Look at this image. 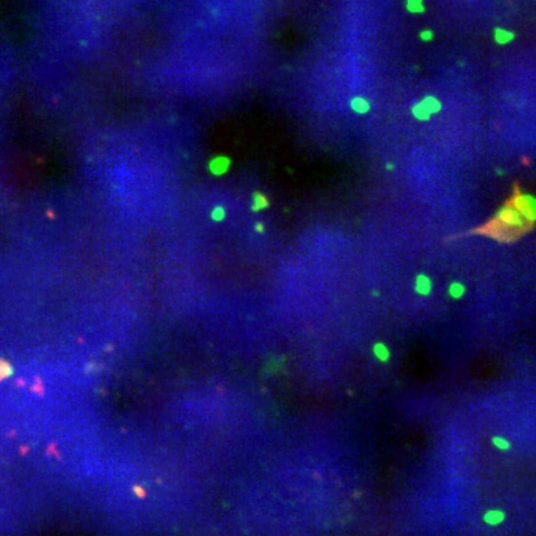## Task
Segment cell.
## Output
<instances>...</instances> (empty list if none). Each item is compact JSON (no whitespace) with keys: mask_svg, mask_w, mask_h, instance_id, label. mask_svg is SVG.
<instances>
[{"mask_svg":"<svg viewBox=\"0 0 536 536\" xmlns=\"http://www.w3.org/2000/svg\"><path fill=\"white\" fill-rule=\"evenodd\" d=\"M493 235H496L498 238H513L514 235H517L519 232L529 230L531 225L525 221V218L511 206L507 204L504 206L495 216L493 221Z\"/></svg>","mask_w":536,"mask_h":536,"instance_id":"obj_1","label":"cell"},{"mask_svg":"<svg viewBox=\"0 0 536 536\" xmlns=\"http://www.w3.org/2000/svg\"><path fill=\"white\" fill-rule=\"evenodd\" d=\"M511 206L525 218V221L532 227L536 219V200L534 195L516 191L514 198L511 200Z\"/></svg>","mask_w":536,"mask_h":536,"instance_id":"obj_2","label":"cell"},{"mask_svg":"<svg viewBox=\"0 0 536 536\" xmlns=\"http://www.w3.org/2000/svg\"><path fill=\"white\" fill-rule=\"evenodd\" d=\"M231 167V159L225 155H218L210 159L209 162V170L215 176H224Z\"/></svg>","mask_w":536,"mask_h":536,"instance_id":"obj_3","label":"cell"},{"mask_svg":"<svg viewBox=\"0 0 536 536\" xmlns=\"http://www.w3.org/2000/svg\"><path fill=\"white\" fill-rule=\"evenodd\" d=\"M414 291L420 297H429L432 294V279L425 273L417 274L414 279Z\"/></svg>","mask_w":536,"mask_h":536,"instance_id":"obj_4","label":"cell"},{"mask_svg":"<svg viewBox=\"0 0 536 536\" xmlns=\"http://www.w3.org/2000/svg\"><path fill=\"white\" fill-rule=\"evenodd\" d=\"M350 107H352V110H353L355 113H358V115H365V113H368V112L371 110V103H370L365 97L356 95V97H353V98L350 100Z\"/></svg>","mask_w":536,"mask_h":536,"instance_id":"obj_5","label":"cell"},{"mask_svg":"<svg viewBox=\"0 0 536 536\" xmlns=\"http://www.w3.org/2000/svg\"><path fill=\"white\" fill-rule=\"evenodd\" d=\"M420 103L426 107V110H428L431 115H435V113L441 112V109H443V103H441L435 95H425V97L420 100Z\"/></svg>","mask_w":536,"mask_h":536,"instance_id":"obj_6","label":"cell"},{"mask_svg":"<svg viewBox=\"0 0 536 536\" xmlns=\"http://www.w3.org/2000/svg\"><path fill=\"white\" fill-rule=\"evenodd\" d=\"M270 207V201L268 198L262 194V192H253L252 194V212H261Z\"/></svg>","mask_w":536,"mask_h":536,"instance_id":"obj_7","label":"cell"},{"mask_svg":"<svg viewBox=\"0 0 536 536\" xmlns=\"http://www.w3.org/2000/svg\"><path fill=\"white\" fill-rule=\"evenodd\" d=\"M411 115H413L414 119H417V121H429L431 116H432L420 101H417V103H414V104L411 106Z\"/></svg>","mask_w":536,"mask_h":536,"instance_id":"obj_8","label":"cell"},{"mask_svg":"<svg viewBox=\"0 0 536 536\" xmlns=\"http://www.w3.org/2000/svg\"><path fill=\"white\" fill-rule=\"evenodd\" d=\"M513 39H514V33H513V31H508V30H505V28H502V27H498V28L495 30V40H496V43H499V45H507V43H510Z\"/></svg>","mask_w":536,"mask_h":536,"instance_id":"obj_9","label":"cell"},{"mask_svg":"<svg viewBox=\"0 0 536 536\" xmlns=\"http://www.w3.org/2000/svg\"><path fill=\"white\" fill-rule=\"evenodd\" d=\"M373 353L376 355V358L382 362H387L390 359V350L384 343H376L373 346Z\"/></svg>","mask_w":536,"mask_h":536,"instance_id":"obj_10","label":"cell"},{"mask_svg":"<svg viewBox=\"0 0 536 536\" xmlns=\"http://www.w3.org/2000/svg\"><path fill=\"white\" fill-rule=\"evenodd\" d=\"M466 294V286L462 282H453L449 286V295L453 300H460Z\"/></svg>","mask_w":536,"mask_h":536,"instance_id":"obj_11","label":"cell"},{"mask_svg":"<svg viewBox=\"0 0 536 536\" xmlns=\"http://www.w3.org/2000/svg\"><path fill=\"white\" fill-rule=\"evenodd\" d=\"M405 7L411 13H423L425 12L423 0H405Z\"/></svg>","mask_w":536,"mask_h":536,"instance_id":"obj_12","label":"cell"},{"mask_svg":"<svg viewBox=\"0 0 536 536\" xmlns=\"http://www.w3.org/2000/svg\"><path fill=\"white\" fill-rule=\"evenodd\" d=\"M227 218V210L222 206H215V209L212 210V219L215 222H222Z\"/></svg>","mask_w":536,"mask_h":536,"instance_id":"obj_13","label":"cell"},{"mask_svg":"<svg viewBox=\"0 0 536 536\" xmlns=\"http://www.w3.org/2000/svg\"><path fill=\"white\" fill-rule=\"evenodd\" d=\"M10 373H12L10 367H9L7 364H4V362L0 361V380H3L4 377H7Z\"/></svg>","mask_w":536,"mask_h":536,"instance_id":"obj_14","label":"cell"},{"mask_svg":"<svg viewBox=\"0 0 536 536\" xmlns=\"http://www.w3.org/2000/svg\"><path fill=\"white\" fill-rule=\"evenodd\" d=\"M420 39L425 40V42L432 40V39H434V31H432V30H423V31H420Z\"/></svg>","mask_w":536,"mask_h":536,"instance_id":"obj_15","label":"cell"},{"mask_svg":"<svg viewBox=\"0 0 536 536\" xmlns=\"http://www.w3.org/2000/svg\"><path fill=\"white\" fill-rule=\"evenodd\" d=\"M255 231H256V232H259V234L265 232V225H264V224H261V222H258V224L255 225Z\"/></svg>","mask_w":536,"mask_h":536,"instance_id":"obj_16","label":"cell"},{"mask_svg":"<svg viewBox=\"0 0 536 536\" xmlns=\"http://www.w3.org/2000/svg\"><path fill=\"white\" fill-rule=\"evenodd\" d=\"M386 170H389V171L395 170V164H392V162H387V164H386Z\"/></svg>","mask_w":536,"mask_h":536,"instance_id":"obj_17","label":"cell"},{"mask_svg":"<svg viewBox=\"0 0 536 536\" xmlns=\"http://www.w3.org/2000/svg\"><path fill=\"white\" fill-rule=\"evenodd\" d=\"M496 174L502 176V174H505V171H504V170H501V168H496Z\"/></svg>","mask_w":536,"mask_h":536,"instance_id":"obj_18","label":"cell"},{"mask_svg":"<svg viewBox=\"0 0 536 536\" xmlns=\"http://www.w3.org/2000/svg\"><path fill=\"white\" fill-rule=\"evenodd\" d=\"M373 295H374V297H379V295H380V292H379V291H373Z\"/></svg>","mask_w":536,"mask_h":536,"instance_id":"obj_19","label":"cell"}]
</instances>
